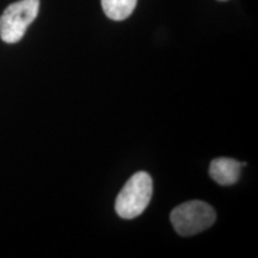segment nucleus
<instances>
[{"mask_svg":"<svg viewBox=\"0 0 258 258\" xmlns=\"http://www.w3.org/2000/svg\"><path fill=\"white\" fill-rule=\"evenodd\" d=\"M153 182L145 171H139L127 180L117 195L115 209L122 219L138 218L145 212L152 199Z\"/></svg>","mask_w":258,"mask_h":258,"instance_id":"nucleus-1","label":"nucleus"},{"mask_svg":"<svg viewBox=\"0 0 258 258\" xmlns=\"http://www.w3.org/2000/svg\"><path fill=\"white\" fill-rule=\"evenodd\" d=\"M170 220L177 233L190 237L212 227L217 220V213L208 203L189 201L177 206L171 212Z\"/></svg>","mask_w":258,"mask_h":258,"instance_id":"nucleus-2","label":"nucleus"},{"mask_svg":"<svg viewBox=\"0 0 258 258\" xmlns=\"http://www.w3.org/2000/svg\"><path fill=\"white\" fill-rule=\"evenodd\" d=\"M40 10V0H19L12 3L0 16V38L5 43H17Z\"/></svg>","mask_w":258,"mask_h":258,"instance_id":"nucleus-3","label":"nucleus"},{"mask_svg":"<svg viewBox=\"0 0 258 258\" xmlns=\"http://www.w3.org/2000/svg\"><path fill=\"white\" fill-rule=\"evenodd\" d=\"M246 163H239L231 158H217L209 165V175L220 185H232L238 182L241 167Z\"/></svg>","mask_w":258,"mask_h":258,"instance_id":"nucleus-4","label":"nucleus"},{"mask_svg":"<svg viewBox=\"0 0 258 258\" xmlns=\"http://www.w3.org/2000/svg\"><path fill=\"white\" fill-rule=\"evenodd\" d=\"M138 0H102V8L106 17L120 22L133 14Z\"/></svg>","mask_w":258,"mask_h":258,"instance_id":"nucleus-5","label":"nucleus"},{"mask_svg":"<svg viewBox=\"0 0 258 258\" xmlns=\"http://www.w3.org/2000/svg\"><path fill=\"white\" fill-rule=\"evenodd\" d=\"M220 2H225V0H220Z\"/></svg>","mask_w":258,"mask_h":258,"instance_id":"nucleus-6","label":"nucleus"}]
</instances>
